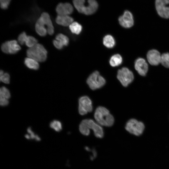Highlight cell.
<instances>
[{
	"label": "cell",
	"mask_w": 169,
	"mask_h": 169,
	"mask_svg": "<svg viewBox=\"0 0 169 169\" xmlns=\"http://www.w3.org/2000/svg\"><path fill=\"white\" fill-rule=\"evenodd\" d=\"M79 130L83 135L87 136L90 134V130H93L95 136L98 138H102L104 135L102 128L91 119L83 120L79 125Z\"/></svg>",
	"instance_id": "6da1fadb"
},
{
	"label": "cell",
	"mask_w": 169,
	"mask_h": 169,
	"mask_svg": "<svg viewBox=\"0 0 169 169\" xmlns=\"http://www.w3.org/2000/svg\"><path fill=\"white\" fill-rule=\"evenodd\" d=\"M94 117L97 122L102 126H110L113 125L114 119L106 108L103 106H99L96 109Z\"/></svg>",
	"instance_id": "7a4b0ae2"
},
{
	"label": "cell",
	"mask_w": 169,
	"mask_h": 169,
	"mask_svg": "<svg viewBox=\"0 0 169 169\" xmlns=\"http://www.w3.org/2000/svg\"><path fill=\"white\" fill-rule=\"evenodd\" d=\"M88 4H85V0H73V5L79 13L86 15L93 14L97 11L98 4L95 0H88Z\"/></svg>",
	"instance_id": "3957f363"
},
{
	"label": "cell",
	"mask_w": 169,
	"mask_h": 169,
	"mask_svg": "<svg viewBox=\"0 0 169 169\" xmlns=\"http://www.w3.org/2000/svg\"><path fill=\"white\" fill-rule=\"evenodd\" d=\"M47 51L41 44L37 43L33 47L29 48L26 52L28 57L32 58L38 62L45 61L47 57Z\"/></svg>",
	"instance_id": "277c9868"
},
{
	"label": "cell",
	"mask_w": 169,
	"mask_h": 169,
	"mask_svg": "<svg viewBox=\"0 0 169 169\" xmlns=\"http://www.w3.org/2000/svg\"><path fill=\"white\" fill-rule=\"evenodd\" d=\"M125 129L129 133L136 136L141 135L145 129V125L142 121L132 118L129 120L125 125Z\"/></svg>",
	"instance_id": "5b68a950"
},
{
	"label": "cell",
	"mask_w": 169,
	"mask_h": 169,
	"mask_svg": "<svg viewBox=\"0 0 169 169\" xmlns=\"http://www.w3.org/2000/svg\"><path fill=\"white\" fill-rule=\"evenodd\" d=\"M105 79L97 71L91 74L86 80L90 88L93 90L101 88L105 84Z\"/></svg>",
	"instance_id": "8992f818"
},
{
	"label": "cell",
	"mask_w": 169,
	"mask_h": 169,
	"mask_svg": "<svg viewBox=\"0 0 169 169\" xmlns=\"http://www.w3.org/2000/svg\"><path fill=\"white\" fill-rule=\"evenodd\" d=\"M117 77L122 85L127 87L134 79L132 72L126 67L122 68L117 71Z\"/></svg>",
	"instance_id": "52a82bcc"
},
{
	"label": "cell",
	"mask_w": 169,
	"mask_h": 169,
	"mask_svg": "<svg viewBox=\"0 0 169 169\" xmlns=\"http://www.w3.org/2000/svg\"><path fill=\"white\" fill-rule=\"evenodd\" d=\"M92 110V102L90 99L86 96L80 97L79 100L78 110L79 114L84 115L91 112Z\"/></svg>",
	"instance_id": "ba28073f"
},
{
	"label": "cell",
	"mask_w": 169,
	"mask_h": 169,
	"mask_svg": "<svg viewBox=\"0 0 169 169\" xmlns=\"http://www.w3.org/2000/svg\"><path fill=\"white\" fill-rule=\"evenodd\" d=\"M1 48L3 53L10 54H16L21 49L17 41L15 40L5 42L2 44Z\"/></svg>",
	"instance_id": "9c48e42d"
},
{
	"label": "cell",
	"mask_w": 169,
	"mask_h": 169,
	"mask_svg": "<svg viewBox=\"0 0 169 169\" xmlns=\"http://www.w3.org/2000/svg\"><path fill=\"white\" fill-rule=\"evenodd\" d=\"M169 0H156V8L158 15L162 18H169Z\"/></svg>",
	"instance_id": "30bf717a"
},
{
	"label": "cell",
	"mask_w": 169,
	"mask_h": 169,
	"mask_svg": "<svg viewBox=\"0 0 169 169\" xmlns=\"http://www.w3.org/2000/svg\"><path fill=\"white\" fill-rule=\"evenodd\" d=\"M118 21L120 25L125 28L132 27L134 24L133 16L131 13L128 10H125L123 14L119 17Z\"/></svg>",
	"instance_id": "8fae6325"
},
{
	"label": "cell",
	"mask_w": 169,
	"mask_h": 169,
	"mask_svg": "<svg viewBox=\"0 0 169 169\" xmlns=\"http://www.w3.org/2000/svg\"><path fill=\"white\" fill-rule=\"evenodd\" d=\"M73 6L68 3H60L56 8L58 15H69L73 13Z\"/></svg>",
	"instance_id": "7c38bea8"
},
{
	"label": "cell",
	"mask_w": 169,
	"mask_h": 169,
	"mask_svg": "<svg viewBox=\"0 0 169 169\" xmlns=\"http://www.w3.org/2000/svg\"><path fill=\"white\" fill-rule=\"evenodd\" d=\"M147 60L150 64L152 65H157L161 63V55L160 52L156 49L149 50L146 55Z\"/></svg>",
	"instance_id": "4fadbf2b"
},
{
	"label": "cell",
	"mask_w": 169,
	"mask_h": 169,
	"mask_svg": "<svg viewBox=\"0 0 169 169\" xmlns=\"http://www.w3.org/2000/svg\"><path fill=\"white\" fill-rule=\"evenodd\" d=\"M135 68L140 75L145 76L148 71V65L144 59L139 58L135 62Z\"/></svg>",
	"instance_id": "5bb4252c"
},
{
	"label": "cell",
	"mask_w": 169,
	"mask_h": 169,
	"mask_svg": "<svg viewBox=\"0 0 169 169\" xmlns=\"http://www.w3.org/2000/svg\"><path fill=\"white\" fill-rule=\"evenodd\" d=\"M35 29L37 34L42 37L45 36L48 33L46 24L41 17H39L36 23Z\"/></svg>",
	"instance_id": "9a60e30c"
},
{
	"label": "cell",
	"mask_w": 169,
	"mask_h": 169,
	"mask_svg": "<svg viewBox=\"0 0 169 169\" xmlns=\"http://www.w3.org/2000/svg\"><path fill=\"white\" fill-rule=\"evenodd\" d=\"M40 17L43 19L46 24L48 34L52 35L54 33V28L49 14L47 13L43 12Z\"/></svg>",
	"instance_id": "2e32d148"
},
{
	"label": "cell",
	"mask_w": 169,
	"mask_h": 169,
	"mask_svg": "<svg viewBox=\"0 0 169 169\" xmlns=\"http://www.w3.org/2000/svg\"><path fill=\"white\" fill-rule=\"evenodd\" d=\"M55 21L57 24L66 27L69 26L73 22L74 19L69 15H58L56 18Z\"/></svg>",
	"instance_id": "e0dca14e"
},
{
	"label": "cell",
	"mask_w": 169,
	"mask_h": 169,
	"mask_svg": "<svg viewBox=\"0 0 169 169\" xmlns=\"http://www.w3.org/2000/svg\"><path fill=\"white\" fill-rule=\"evenodd\" d=\"M24 64L28 68L33 70H38L39 67V65L38 61L28 57L25 59Z\"/></svg>",
	"instance_id": "ac0fdd59"
},
{
	"label": "cell",
	"mask_w": 169,
	"mask_h": 169,
	"mask_svg": "<svg viewBox=\"0 0 169 169\" xmlns=\"http://www.w3.org/2000/svg\"><path fill=\"white\" fill-rule=\"evenodd\" d=\"M122 62V58L121 55L118 54H115L110 58L109 63L112 67L118 66L120 65Z\"/></svg>",
	"instance_id": "d6986e66"
},
{
	"label": "cell",
	"mask_w": 169,
	"mask_h": 169,
	"mask_svg": "<svg viewBox=\"0 0 169 169\" xmlns=\"http://www.w3.org/2000/svg\"><path fill=\"white\" fill-rule=\"evenodd\" d=\"M103 44L106 47L112 48L115 45V41L112 36L110 35H107L103 38Z\"/></svg>",
	"instance_id": "ffe728a7"
},
{
	"label": "cell",
	"mask_w": 169,
	"mask_h": 169,
	"mask_svg": "<svg viewBox=\"0 0 169 169\" xmlns=\"http://www.w3.org/2000/svg\"><path fill=\"white\" fill-rule=\"evenodd\" d=\"M69 29L73 33L79 34L81 32L82 27V26L76 22H73L69 26Z\"/></svg>",
	"instance_id": "44dd1931"
},
{
	"label": "cell",
	"mask_w": 169,
	"mask_h": 169,
	"mask_svg": "<svg viewBox=\"0 0 169 169\" xmlns=\"http://www.w3.org/2000/svg\"><path fill=\"white\" fill-rule=\"evenodd\" d=\"M55 39L58 41L64 47L67 46L69 44V40L68 38L62 33L57 34Z\"/></svg>",
	"instance_id": "7402d4cb"
},
{
	"label": "cell",
	"mask_w": 169,
	"mask_h": 169,
	"mask_svg": "<svg viewBox=\"0 0 169 169\" xmlns=\"http://www.w3.org/2000/svg\"><path fill=\"white\" fill-rule=\"evenodd\" d=\"M38 42V40L33 36H28L25 44L28 47L31 48L37 44Z\"/></svg>",
	"instance_id": "603a6c76"
},
{
	"label": "cell",
	"mask_w": 169,
	"mask_h": 169,
	"mask_svg": "<svg viewBox=\"0 0 169 169\" xmlns=\"http://www.w3.org/2000/svg\"><path fill=\"white\" fill-rule=\"evenodd\" d=\"M50 126L57 132L60 131L62 129L61 122L57 120H54L51 122L50 124Z\"/></svg>",
	"instance_id": "cb8c5ba5"
},
{
	"label": "cell",
	"mask_w": 169,
	"mask_h": 169,
	"mask_svg": "<svg viewBox=\"0 0 169 169\" xmlns=\"http://www.w3.org/2000/svg\"><path fill=\"white\" fill-rule=\"evenodd\" d=\"M161 63L165 67L169 68V53H167L161 55Z\"/></svg>",
	"instance_id": "d4e9b609"
},
{
	"label": "cell",
	"mask_w": 169,
	"mask_h": 169,
	"mask_svg": "<svg viewBox=\"0 0 169 169\" xmlns=\"http://www.w3.org/2000/svg\"><path fill=\"white\" fill-rule=\"evenodd\" d=\"M0 96L7 99L10 98L11 95L9 90L4 86L2 87L0 89Z\"/></svg>",
	"instance_id": "484cf974"
},
{
	"label": "cell",
	"mask_w": 169,
	"mask_h": 169,
	"mask_svg": "<svg viewBox=\"0 0 169 169\" xmlns=\"http://www.w3.org/2000/svg\"><path fill=\"white\" fill-rule=\"evenodd\" d=\"M27 37L28 36L25 32H23L21 33L18 38V41L19 44L21 45L25 44Z\"/></svg>",
	"instance_id": "4316f807"
},
{
	"label": "cell",
	"mask_w": 169,
	"mask_h": 169,
	"mask_svg": "<svg viewBox=\"0 0 169 169\" xmlns=\"http://www.w3.org/2000/svg\"><path fill=\"white\" fill-rule=\"evenodd\" d=\"M0 81L3 83L6 84H9L10 83V75L7 73H4L0 75Z\"/></svg>",
	"instance_id": "83f0119b"
},
{
	"label": "cell",
	"mask_w": 169,
	"mask_h": 169,
	"mask_svg": "<svg viewBox=\"0 0 169 169\" xmlns=\"http://www.w3.org/2000/svg\"><path fill=\"white\" fill-rule=\"evenodd\" d=\"M11 0H0V6L3 9H7Z\"/></svg>",
	"instance_id": "f1b7e54d"
},
{
	"label": "cell",
	"mask_w": 169,
	"mask_h": 169,
	"mask_svg": "<svg viewBox=\"0 0 169 169\" xmlns=\"http://www.w3.org/2000/svg\"><path fill=\"white\" fill-rule=\"evenodd\" d=\"M27 131L30 135V136H29L30 138H35L37 141L40 140V138L37 135H34L33 132L32 131L30 127L28 128Z\"/></svg>",
	"instance_id": "f546056e"
},
{
	"label": "cell",
	"mask_w": 169,
	"mask_h": 169,
	"mask_svg": "<svg viewBox=\"0 0 169 169\" xmlns=\"http://www.w3.org/2000/svg\"><path fill=\"white\" fill-rule=\"evenodd\" d=\"M9 104L8 99L3 97L0 96V104L2 106H4L7 105Z\"/></svg>",
	"instance_id": "4dcf8cb0"
},
{
	"label": "cell",
	"mask_w": 169,
	"mask_h": 169,
	"mask_svg": "<svg viewBox=\"0 0 169 169\" xmlns=\"http://www.w3.org/2000/svg\"><path fill=\"white\" fill-rule=\"evenodd\" d=\"M53 43L55 47L58 49H61L64 47L62 44L55 39L53 40Z\"/></svg>",
	"instance_id": "1f68e13d"
},
{
	"label": "cell",
	"mask_w": 169,
	"mask_h": 169,
	"mask_svg": "<svg viewBox=\"0 0 169 169\" xmlns=\"http://www.w3.org/2000/svg\"><path fill=\"white\" fill-rule=\"evenodd\" d=\"M92 151L93 155L90 156V158L92 160L96 157L97 153L95 149L94 148L92 150Z\"/></svg>",
	"instance_id": "d6a6232c"
},
{
	"label": "cell",
	"mask_w": 169,
	"mask_h": 169,
	"mask_svg": "<svg viewBox=\"0 0 169 169\" xmlns=\"http://www.w3.org/2000/svg\"><path fill=\"white\" fill-rule=\"evenodd\" d=\"M85 149L88 151H90V149L88 147H87V146H85Z\"/></svg>",
	"instance_id": "836d02e7"
}]
</instances>
